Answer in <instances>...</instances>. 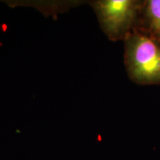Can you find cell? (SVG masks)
I'll use <instances>...</instances> for the list:
<instances>
[{
	"label": "cell",
	"mask_w": 160,
	"mask_h": 160,
	"mask_svg": "<svg viewBox=\"0 0 160 160\" xmlns=\"http://www.w3.org/2000/svg\"><path fill=\"white\" fill-rule=\"evenodd\" d=\"M125 62L129 77L141 85L160 84V43L133 29L125 38Z\"/></svg>",
	"instance_id": "1"
},
{
	"label": "cell",
	"mask_w": 160,
	"mask_h": 160,
	"mask_svg": "<svg viewBox=\"0 0 160 160\" xmlns=\"http://www.w3.org/2000/svg\"><path fill=\"white\" fill-rule=\"evenodd\" d=\"M102 29L112 41L125 39L133 31L142 2L135 0H98L91 3Z\"/></svg>",
	"instance_id": "2"
},
{
	"label": "cell",
	"mask_w": 160,
	"mask_h": 160,
	"mask_svg": "<svg viewBox=\"0 0 160 160\" xmlns=\"http://www.w3.org/2000/svg\"><path fill=\"white\" fill-rule=\"evenodd\" d=\"M144 19L150 37L160 43V0H148L143 5Z\"/></svg>",
	"instance_id": "3"
}]
</instances>
